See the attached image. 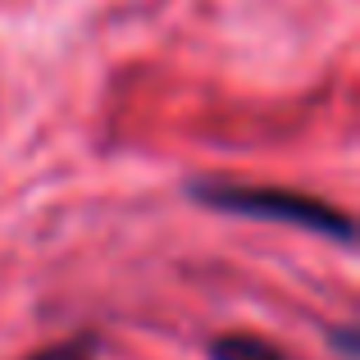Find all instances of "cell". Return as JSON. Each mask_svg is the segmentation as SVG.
<instances>
[{"label":"cell","mask_w":360,"mask_h":360,"mask_svg":"<svg viewBox=\"0 0 360 360\" xmlns=\"http://www.w3.org/2000/svg\"><path fill=\"white\" fill-rule=\"evenodd\" d=\"M196 201H205L210 210H229L246 214V219H274L288 229H306V233H324L333 242H352L356 229L342 210H333L328 201L306 192H288V187H246V183H196L192 187Z\"/></svg>","instance_id":"1"},{"label":"cell","mask_w":360,"mask_h":360,"mask_svg":"<svg viewBox=\"0 0 360 360\" xmlns=\"http://www.w3.org/2000/svg\"><path fill=\"white\" fill-rule=\"evenodd\" d=\"M210 360H292V356L255 333H224L210 342Z\"/></svg>","instance_id":"2"},{"label":"cell","mask_w":360,"mask_h":360,"mask_svg":"<svg viewBox=\"0 0 360 360\" xmlns=\"http://www.w3.org/2000/svg\"><path fill=\"white\" fill-rule=\"evenodd\" d=\"M91 352H96L91 338H73V342L46 347V352H37V356H27V360H91Z\"/></svg>","instance_id":"3"}]
</instances>
